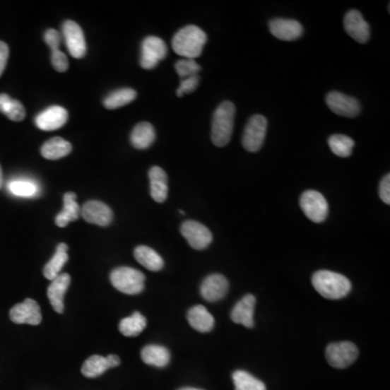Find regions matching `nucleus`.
<instances>
[{
	"label": "nucleus",
	"mask_w": 390,
	"mask_h": 390,
	"mask_svg": "<svg viewBox=\"0 0 390 390\" xmlns=\"http://www.w3.org/2000/svg\"><path fill=\"white\" fill-rule=\"evenodd\" d=\"M206 42L207 35L202 28L196 25H188L176 32L172 38V46L178 56L195 60L202 54Z\"/></svg>",
	"instance_id": "1"
},
{
	"label": "nucleus",
	"mask_w": 390,
	"mask_h": 390,
	"mask_svg": "<svg viewBox=\"0 0 390 390\" xmlns=\"http://www.w3.org/2000/svg\"><path fill=\"white\" fill-rule=\"evenodd\" d=\"M312 285L322 297L331 300L346 297L351 290L348 278L329 270L317 271L312 276Z\"/></svg>",
	"instance_id": "2"
},
{
	"label": "nucleus",
	"mask_w": 390,
	"mask_h": 390,
	"mask_svg": "<svg viewBox=\"0 0 390 390\" xmlns=\"http://www.w3.org/2000/svg\"><path fill=\"white\" fill-rule=\"evenodd\" d=\"M235 105L223 101L215 111L211 121V141L218 148L227 146L232 137L235 128Z\"/></svg>",
	"instance_id": "3"
},
{
	"label": "nucleus",
	"mask_w": 390,
	"mask_h": 390,
	"mask_svg": "<svg viewBox=\"0 0 390 390\" xmlns=\"http://www.w3.org/2000/svg\"><path fill=\"white\" fill-rule=\"evenodd\" d=\"M112 285L127 295H137L143 290L146 276L139 270L129 267H119L112 271Z\"/></svg>",
	"instance_id": "4"
},
{
	"label": "nucleus",
	"mask_w": 390,
	"mask_h": 390,
	"mask_svg": "<svg viewBox=\"0 0 390 390\" xmlns=\"http://www.w3.org/2000/svg\"><path fill=\"white\" fill-rule=\"evenodd\" d=\"M300 205L307 218L312 223H321L328 218V201L318 191H305L300 196Z\"/></svg>",
	"instance_id": "5"
},
{
	"label": "nucleus",
	"mask_w": 390,
	"mask_h": 390,
	"mask_svg": "<svg viewBox=\"0 0 390 390\" xmlns=\"http://www.w3.org/2000/svg\"><path fill=\"white\" fill-rule=\"evenodd\" d=\"M267 119L263 115H254L247 122V127L244 129L242 144L247 151L255 153L259 151L265 141L267 133Z\"/></svg>",
	"instance_id": "6"
},
{
	"label": "nucleus",
	"mask_w": 390,
	"mask_h": 390,
	"mask_svg": "<svg viewBox=\"0 0 390 390\" xmlns=\"http://www.w3.org/2000/svg\"><path fill=\"white\" fill-rule=\"evenodd\" d=\"M358 355V347L350 341L332 343L325 350L326 360L335 369H346L357 360Z\"/></svg>",
	"instance_id": "7"
},
{
	"label": "nucleus",
	"mask_w": 390,
	"mask_h": 390,
	"mask_svg": "<svg viewBox=\"0 0 390 390\" xmlns=\"http://www.w3.org/2000/svg\"><path fill=\"white\" fill-rule=\"evenodd\" d=\"M167 46L160 37L149 36L142 42L140 64L146 70H152L167 56Z\"/></svg>",
	"instance_id": "8"
},
{
	"label": "nucleus",
	"mask_w": 390,
	"mask_h": 390,
	"mask_svg": "<svg viewBox=\"0 0 390 390\" xmlns=\"http://www.w3.org/2000/svg\"><path fill=\"white\" fill-rule=\"evenodd\" d=\"M180 231L184 239L188 241L189 245L198 251L207 249L213 242V235L208 228L199 221H184L180 228Z\"/></svg>",
	"instance_id": "9"
},
{
	"label": "nucleus",
	"mask_w": 390,
	"mask_h": 390,
	"mask_svg": "<svg viewBox=\"0 0 390 390\" xmlns=\"http://www.w3.org/2000/svg\"><path fill=\"white\" fill-rule=\"evenodd\" d=\"M63 37L69 52L75 59H81L86 54L87 45L84 32L76 22L65 21L63 24Z\"/></svg>",
	"instance_id": "10"
},
{
	"label": "nucleus",
	"mask_w": 390,
	"mask_h": 390,
	"mask_svg": "<svg viewBox=\"0 0 390 390\" xmlns=\"http://www.w3.org/2000/svg\"><path fill=\"white\" fill-rule=\"evenodd\" d=\"M326 103L333 113L343 117H355L360 113V103L350 95L332 91L326 95Z\"/></svg>",
	"instance_id": "11"
},
{
	"label": "nucleus",
	"mask_w": 390,
	"mask_h": 390,
	"mask_svg": "<svg viewBox=\"0 0 390 390\" xmlns=\"http://www.w3.org/2000/svg\"><path fill=\"white\" fill-rule=\"evenodd\" d=\"M10 319L16 324L38 325L42 319L40 305L35 300L28 298L10 310Z\"/></svg>",
	"instance_id": "12"
},
{
	"label": "nucleus",
	"mask_w": 390,
	"mask_h": 390,
	"mask_svg": "<svg viewBox=\"0 0 390 390\" xmlns=\"http://www.w3.org/2000/svg\"><path fill=\"white\" fill-rule=\"evenodd\" d=\"M81 216L87 223L107 227L113 220V211L105 203L99 201H89L81 207Z\"/></svg>",
	"instance_id": "13"
},
{
	"label": "nucleus",
	"mask_w": 390,
	"mask_h": 390,
	"mask_svg": "<svg viewBox=\"0 0 390 390\" xmlns=\"http://www.w3.org/2000/svg\"><path fill=\"white\" fill-rule=\"evenodd\" d=\"M229 290V282L223 274L214 273L207 276L201 285V295L209 302L225 298Z\"/></svg>",
	"instance_id": "14"
},
{
	"label": "nucleus",
	"mask_w": 390,
	"mask_h": 390,
	"mask_svg": "<svg viewBox=\"0 0 390 390\" xmlns=\"http://www.w3.org/2000/svg\"><path fill=\"white\" fill-rule=\"evenodd\" d=\"M347 34L355 42L365 44L370 38V26L358 10L347 12L344 19Z\"/></svg>",
	"instance_id": "15"
},
{
	"label": "nucleus",
	"mask_w": 390,
	"mask_h": 390,
	"mask_svg": "<svg viewBox=\"0 0 390 390\" xmlns=\"http://www.w3.org/2000/svg\"><path fill=\"white\" fill-rule=\"evenodd\" d=\"M68 119L69 113L64 107L54 105L38 114L35 123L40 129L52 131L64 126Z\"/></svg>",
	"instance_id": "16"
},
{
	"label": "nucleus",
	"mask_w": 390,
	"mask_h": 390,
	"mask_svg": "<svg viewBox=\"0 0 390 390\" xmlns=\"http://www.w3.org/2000/svg\"><path fill=\"white\" fill-rule=\"evenodd\" d=\"M270 32L274 37L285 42L302 37L304 28L300 22L290 19H274L269 24Z\"/></svg>",
	"instance_id": "17"
},
{
	"label": "nucleus",
	"mask_w": 390,
	"mask_h": 390,
	"mask_svg": "<svg viewBox=\"0 0 390 390\" xmlns=\"http://www.w3.org/2000/svg\"><path fill=\"white\" fill-rule=\"evenodd\" d=\"M255 306V296L247 294L233 307L230 314L231 320L237 324L244 325L245 328H253L255 324V321H254Z\"/></svg>",
	"instance_id": "18"
},
{
	"label": "nucleus",
	"mask_w": 390,
	"mask_h": 390,
	"mask_svg": "<svg viewBox=\"0 0 390 390\" xmlns=\"http://www.w3.org/2000/svg\"><path fill=\"white\" fill-rule=\"evenodd\" d=\"M71 284V276L68 273H60L57 276L56 279L52 280V284L49 285L47 290L50 304L54 312L58 314H63L64 312V300L65 292L68 290L69 286Z\"/></svg>",
	"instance_id": "19"
},
{
	"label": "nucleus",
	"mask_w": 390,
	"mask_h": 390,
	"mask_svg": "<svg viewBox=\"0 0 390 390\" xmlns=\"http://www.w3.org/2000/svg\"><path fill=\"white\" fill-rule=\"evenodd\" d=\"M150 190L155 202L164 203L168 196V177L164 170L154 166L149 172Z\"/></svg>",
	"instance_id": "20"
},
{
	"label": "nucleus",
	"mask_w": 390,
	"mask_h": 390,
	"mask_svg": "<svg viewBox=\"0 0 390 390\" xmlns=\"http://www.w3.org/2000/svg\"><path fill=\"white\" fill-rule=\"evenodd\" d=\"M188 321L195 331L208 333L214 329L215 319L204 306H194L189 310Z\"/></svg>",
	"instance_id": "21"
},
{
	"label": "nucleus",
	"mask_w": 390,
	"mask_h": 390,
	"mask_svg": "<svg viewBox=\"0 0 390 390\" xmlns=\"http://www.w3.org/2000/svg\"><path fill=\"white\" fill-rule=\"evenodd\" d=\"M63 204V211L56 217L57 225L60 228L66 227L71 221L77 220L81 215V207L77 204L75 193H65Z\"/></svg>",
	"instance_id": "22"
},
{
	"label": "nucleus",
	"mask_w": 390,
	"mask_h": 390,
	"mask_svg": "<svg viewBox=\"0 0 390 390\" xmlns=\"http://www.w3.org/2000/svg\"><path fill=\"white\" fill-rule=\"evenodd\" d=\"M154 140H155V130L151 124L146 122L138 124L130 136L131 144L136 149L139 150L148 149L153 144Z\"/></svg>",
	"instance_id": "23"
},
{
	"label": "nucleus",
	"mask_w": 390,
	"mask_h": 390,
	"mask_svg": "<svg viewBox=\"0 0 390 390\" xmlns=\"http://www.w3.org/2000/svg\"><path fill=\"white\" fill-rule=\"evenodd\" d=\"M144 363L156 367H165L170 361V353L166 347L160 345H149L141 350Z\"/></svg>",
	"instance_id": "24"
},
{
	"label": "nucleus",
	"mask_w": 390,
	"mask_h": 390,
	"mask_svg": "<svg viewBox=\"0 0 390 390\" xmlns=\"http://www.w3.org/2000/svg\"><path fill=\"white\" fill-rule=\"evenodd\" d=\"M72 151V144L60 137L52 138L42 146V155L46 160H56L69 155Z\"/></svg>",
	"instance_id": "25"
},
{
	"label": "nucleus",
	"mask_w": 390,
	"mask_h": 390,
	"mask_svg": "<svg viewBox=\"0 0 390 390\" xmlns=\"http://www.w3.org/2000/svg\"><path fill=\"white\" fill-rule=\"evenodd\" d=\"M134 255L138 263L150 271H160L164 267V260L151 247L143 245L136 247Z\"/></svg>",
	"instance_id": "26"
},
{
	"label": "nucleus",
	"mask_w": 390,
	"mask_h": 390,
	"mask_svg": "<svg viewBox=\"0 0 390 390\" xmlns=\"http://www.w3.org/2000/svg\"><path fill=\"white\" fill-rule=\"evenodd\" d=\"M68 249L69 247L65 243H60L57 247L56 254L44 268V276L46 279L52 281L60 274L61 270L69 260Z\"/></svg>",
	"instance_id": "27"
},
{
	"label": "nucleus",
	"mask_w": 390,
	"mask_h": 390,
	"mask_svg": "<svg viewBox=\"0 0 390 390\" xmlns=\"http://www.w3.org/2000/svg\"><path fill=\"white\" fill-rule=\"evenodd\" d=\"M0 112L13 122L23 121L25 117L23 105L6 93H0Z\"/></svg>",
	"instance_id": "28"
},
{
	"label": "nucleus",
	"mask_w": 390,
	"mask_h": 390,
	"mask_svg": "<svg viewBox=\"0 0 390 390\" xmlns=\"http://www.w3.org/2000/svg\"><path fill=\"white\" fill-rule=\"evenodd\" d=\"M146 326V317L140 312H134L128 318L123 319L119 323V332L127 337H135L141 334Z\"/></svg>",
	"instance_id": "29"
},
{
	"label": "nucleus",
	"mask_w": 390,
	"mask_h": 390,
	"mask_svg": "<svg viewBox=\"0 0 390 390\" xmlns=\"http://www.w3.org/2000/svg\"><path fill=\"white\" fill-rule=\"evenodd\" d=\"M137 97L136 90L131 88L119 89L110 93L105 99V107L109 110L119 109L133 102Z\"/></svg>",
	"instance_id": "30"
},
{
	"label": "nucleus",
	"mask_w": 390,
	"mask_h": 390,
	"mask_svg": "<svg viewBox=\"0 0 390 390\" xmlns=\"http://www.w3.org/2000/svg\"><path fill=\"white\" fill-rule=\"evenodd\" d=\"M235 390H267L265 384L247 371L237 370L232 374Z\"/></svg>",
	"instance_id": "31"
},
{
	"label": "nucleus",
	"mask_w": 390,
	"mask_h": 390,
	"mask_svg": "<svg viewBox=\"0 0 390 390\" xmlns=\"http://www.w3.org/2000/svg\"><path fill=\"white\" fill-rule=\"evenodd\" d=\"M109 369H111V367H110L107 358L95 355H91L85 361L83 367H81V373L84 377H89V379H95V377L102 375Z\"/></svg>",
	"instance_id": "32"
},
{
	"label": "nucleus",
	"mask_w": 390,
	"mask_h": 390,
	"mask_svg": "<svg viewBox=\"0 0 390 390\" xmlns=\"http://www.w3.org/2000/svg\"><path fill=\"white\" fill-rule=\"evenodd\" d=\"M8 190L19 198H32L40 192V187L25 179H16L8 184Z\"/></svg>",
	"instance_id": "33"
},
{
	"label": "nucleus",
	"mask_w": 390,
	"mask_h": 390,
	"mask_svg": "<svg viewBox=\"0 0 390 390\" xmlns=\"http://www.w3.org/2000/svg\"><path fill=\"white\" fill-rule=\"evenodd\" d=\"M329 146L335 155L339 158H348L353 154L355 141L348 136L333 135L329 138Z\"/></svg>",
	"instance_id": "34"
},
{
	"label": "nucleus",
	"mask_w": 390,
	"mask_h": 390,
	"mask_svg": "<svg viewBox=\"0 0 390 390\" xmlns=\"http://www.w3.org/2000/svg\"><path fill=\"white\" fill-rule=\"evenodd\" d=\"M176 72L178 73L179 77L182 79L188 78V77L199 75L201 72L200 64L195 62L192 59H182L175 64Z\"/></svg>",
	"instance_id": "35"
},
{
	"label": "nucleus",
	"mask_w": 390,
	"mask_h": 390,
	"mask_svg": "<svg viewBox=\"0 0 390 390\" xmlns=\"http://www.w3.org/2000/svg\"><path fill=\"white\" fill-rule=\"evenodd\" d=\"M200 81V75H194V76L182 79L180 86L177 89V95L182 97V95H187V93H193L195 89L198 88Z\"/></svg>",
	"instance_id": "36"
},
{
	"label": "nucleus",
	"mask_w": 390,
	"mask_h": 390,
	"mask_svg": "<svg viewBox=\"0 0 390 390\" xmlns=\"http://www.w3.org/2000/svg\"><path fill=\"white\" fill-rule=\"evenodd\" d=\"M52 63L57 72H66L69 69V60L61 50L52 52Z\"/></svg>",
	"instance_id": "37"
},
{
	"label": "nucleus",
	"mask_w": 390,
	"mask_h": 390,
	"mask_svg": "<svg viewBox=\"0 0 390 390\" xmlns=\"http://www.w3.org/2000/svg\"><path fill=\"white\" fill-rule=\"evenodd\" d=\"M61 34L58 30H47L45 32V42L48 45L49 48L52 49V52H56V50H60L61 45Z\"/></svg>",
	"instance_id": "38"
},
{
	"label": "nucleus",
	"mask_w": 390,
	"mask_h": 390,
	"mask_svg": "<svg viewBox=\"0 0 390 390\" xmlns=\"http://www.w3.org/2000/svg\"><path fill=\"white\" fill-rule=\"evenodd\" d=\"M379 198L385 204H390V175L387 174L379 184Z\"/></svg>",
	"instance_id": "39"
},
{
	"label": "nucleus",
	"mask_w": 390,
	"mask_h": 390,
	"mask_svg": "<svg viewBox=\"0 0 390 390\" xmlns=\"http://www.w3.org/2000/svg\"><path fill=\"white\" fill-rule=\"evenodd\" d=\"M9 58V47L6 42H0V76L3 75Z\"/></svg>",
	"instance_id": "40"
},
{
	"label": "nucleus",
	"mask_w": 390,
	"mask_h": 390,
	"mask_svg": "<svg viewBox=\"0 0 390 390\" xmlns=\"http://www.w3.org/2000/svg\"><path fill=\"white\" fill-rule=\"evenodd\" d=\"M107 361H109L110 367H117L121 365V359H119V355H110L107 357Z\"/></svg>",
	"instance_id": "41"
},
{
	"label": "nucleus",
	"mask_w": 390,
	"mask_h": 390,
	"mask_svg": "<svg viewBox=\"0 0 390 390\" xmlns=\"http://www.w3.org/2000/svg\"><path fill=\"white\" fill-rule=\"evenodd\" d=\"M178 390H203V389H200V388H194V387H184V388H180V389H178Z\"/></svg>",
	"instance_id": "42"
},
{
	"label": "nucleus",
	"mask_w": 390,
	"mask_h": 390,
	"mask_svg": "<svg viewBox=\"0 0 390 390\" xmlns=\"http://www.w3.org/2000/svg\"><path fill=\"white\" fill-rule=\"evenodd\" d=\"M3 187V170H1V167H0V188Z\"/></svg>",
	"instance_id": "43"
}]
</instances>
